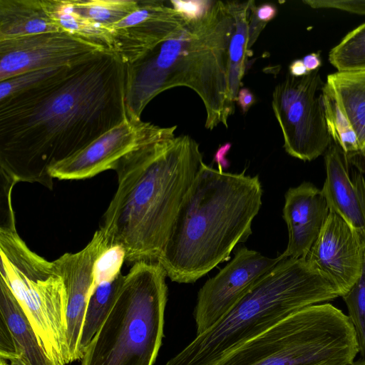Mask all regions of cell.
<instances>
[{"instance_id": "7402d4cb", "label": "cell", "mask_w": 365, "mask_h": 365, "mask_svg": "<svg viewBox=\"0 0 365 365\" xmlns=\"http://www.w3.org/2000/svg\"><path fill=\"white\" fill-rule=\"evenodd\" d=\"M50 19L62 31L111 51L110 31L83 16L71 0H41Z\"/></svg>"}, {"instance_id": "e0dca14e", "label": "cell", "mask_w": 365, "mask_h": 365, "mask_svg": "<svg viewBox=\"0 0 365 365\" xmlns=\"http://www.w3.org/2000/svg\"><path fill=\"white\" fill-rule=\"evenodd\" d=\"M326 178L322 192L329 211L343 218L365 240V175L351 170L350 159L334 142L324 153Z\"/></svg>"}, {"instance_id": "6da1fadb", "label": "cell", "mask_w": 365, "mask_h": 365, "mask_svg": "<svg viewBox=\"0 0 365 365\" xmlns=\"http://www.w3.org/2000/svg\"><path fill=\"white\" fill-rule=\"evenodd\" d=\"M125 66L104 50L0 101V173L53 189L49 170L128 118Z\"/></svg>"}, {"instance_id": "44dd1931", "label": "cell", "mask_w": 365, "mask_h": 365, "mask_svg": "<svg viewBox=\"0 0 365 365\" xmlns=\"http://www.w3.org/2000/svg\"><path fill=\"white\" fill-rule=\"evenodd\" d=\"M226 3L235 20L228 48V83L230 97L236 103L246 71L247 58L252 55L247 48L250 1Z\"/></svg>"}, {"instance_id": "277c9868", "label": "cell", "mask_w": 365, "mask_h": 365, "mask_svg": "<svg viewBox=\"0 0 365 365\" xmlns=\"http://www.w3.org/2000/svg\"><path fill=\"white\" fill-rule=\"evenodd\" d=\"M262 192L258 175L223 172L203 163L158 259L170 279L193 283L227 260L252 234Z\"/></svg>"}, {"instance_id": "f546056e", "label": "cell", "mask_w": 365, "mask_h": 365, "mask_svg": "<svg viewBox=\"0 0 365 365\" xmlns=\"http://www.w3.org/2000/svg\"><path fill=\"white\" fill-rule=\"evenodd\" d=\"M303 3L313 9H334L365 15V0H304Z\"/></svg>"}, {"instance_id": "7c38bea8", "label": "cell", "mask_w": 365, "mask_h": 365, "mask_svg": "<svg viewBox=\"0 0 365 365\" xmlns=\"http://www.w3.org/2000/svg\"><path fill=\"white\" fill-rule=\"evenodd\" d=\"M322 93L332 141L349 158L365 157V68L329 74Z\"/></svg>"}, {"instance_id": "d6a6232c", "label": "cell", "mask_w": 365, "mask_h": 365, "mask_svg": "<svg viewBox=\"0 0 365 365\" xmlns=\"http://www.w3.org/2000/svg\"><path fill=\"white\" fill-rule=\"evenodd\" d=\"M302 60L308 73L319 70L322 65V60L319 52L309 53L306 55Z\"/></svg>"}, {"instance_id": "8d00e7d4", "label": "cell", "mask_w": 365, "mask_h": 365, "mask_svg": "<svg viewBox=\"0 0 365 365\" xmlns=\"http://www.w3.org/2000/svg\"><path fill=\"white\" fill-rule=\"evenodd\" d=\"M0 365H6V361L4 359L0 358Z\"/></svg>"}, {"instance_id": "4316f807", "label": "cell", "mask_w": 365, "mask_h": 365, "mask_svg": "<svg viewBox=\"0 0 365 365\" xmlns=\"http://www.w3.org/2000/svg\"><path fill=\"white\" fill-rule=\"evenodd\" d=\"M66 66L26 72L0 81V101L33 88L61 72Z\"/></svg>"}, {"instance_id": "ffe728a7", "label": "cell", "mask_w": 365, "mask_h": 365, "mask_svg": "<svg viewBox=\"0 0 365 365\" xmlns=\"http://www.w3.org/2000/svg\"><path fill=\"white\" fill-rule=\"evenodd\" d=\"M56 31L41 0H0V40Z\"/></svg>"}, {"instance_id": "836d02e7", "label": "cell", "mask_w": 365, "mask_h": 365, "mask_svg": "<svg viewBox=\"0 0 365 365\" xmlns=\"http://www.w3.org/2000/svg\"><path fill=\"white\" fill-rule=\"evenodd\" d=\"M309 73L302 59H296L289 66V74L292 76L302 77Z\"/></svg>"}, {"instance_id": "cb8c5ba5", "label": "cell", "mask_w": 365, "mask_h": 365, "mask_svg": "<svg viewBox=\"0 0 365 365\" xmlns=\"http://www.w3.org/2000/svg\"><path fill=\"white\" fill-rule=\"evenodd\" d=\"M73 6L86 18L109 29L138 7V0H71Z\"/></svg>"}, {"instance_id": "484cf974", "label": "cell", "mask_w": 365, "mask_h": 365, "mask_svg": "<svg viewBox=\"0 0 365 365\" xmlns=\"http://www.w3.org/2000/svg\"><path fill=\"white\" fill-rule=\"evenodd\" d=\"M348 310L361 359H365V250L361 274L353 287L341 297Z\"/></svg>"}, {"instance_id": "5bb4252c", "label": "cell", "mask_w": 365, "mask_h": 365, "mask_svg": "<svg viewBox=\"0 0 365 365\" xmlns=\"http://www.w3.org/2000/svg\"><path fill=\"white\" fill-rule=\"evenodd\" d=\"M365 240L339 215L329 211L317 240L306 257L310 266L344 296L359 278Z\"/></svg>"}, {"instance_id": "603a6c76", "label": "cell", "mask_w": 365, "mask_h": 365, "mask_svg": "<svg viewBox=\"0 0 365 365\" xmlns=\"http://www.w3.org/2000/svg\"><path fill=\"white\" fill-rule=\"evenodd\" d=\"M124 278L125 275L121 273L112 281L99 284L91 292L81 334L79 344L81 360L83 357L87 347L110 312L123 285Z\"/></svg>"}, {"instance_id": "2e32d148", "label": "cell", "mask_w": 365, "mask_h": 365, "mask_svg": "<svg viewBox=\"0 0 365 365\" xmlns=\"http://www.w3.org/2000/svg\"><path fill=\"white\" fill-rule=\"evenodd\" d=\"M109 247L103 232L99 229L81 250L65 253L53 261L66 289V334L71 362L81 360V334L93 286L95 262Z\"/></svg>"}, {"instance_id": "4fadbf2b", "label": "cell", "mask_w": 365, "mask_h": 365, "mask_svg": "<svg viewBox=\"0 0 365 365\" xmlns=\"http://www.w3.org/2000/svg\"><path fill=\"white\" fill-rule=\"evenodd\" d=\"M104 50L65 31L0 40V81L31 71L71 66Z\"/></svg>"}, {"instance_id": "52a82bcc", "label": "cell", "mask_w": 365, "mask_h": 365, "mask_svg": "<svg viewBox=\"0 0 365 365\" xmlns=\"http://www.w3.org/2000/svg\"><path fill=\"white\" fill-rule=\"evenodd\" d=\"M357 354L347 315L326 302L293 313L215 365H349Z\"/></svg>"}, {"instance_id": "7a4b0ae2", "label": "cell", "mask_w": 365, "mask_h": 365, "mask_svg": "<svg viewBox=\"0 0 365 365\" xmlns=\"http://www.w3.org/2000/svg\"><path fill=\"white\" fill-rule=\"evenodd\" d=\"M202 163L199 144L188 135L148 142L123 157L99 228L109 247L120 246L130 264L158 261Z\"/></svg>"}, {"instance_id": "30bf717a", "label": "cell", "mask_w": 365, "mask_h": 365, "mask_svg": "<svg viewBox=\"0 0 365 365\" xmlns=\"http://www.w3.org/2000/svg\"><path fill=\"white\" fill-rule=\"evenodd\" d=\"M177 125L160 127L140 119L126 118L88 145L49 170L53 178L83 180L114 170L119 160L150 141L173 138Z\"/></svg>"}, {"instance_id": "ba28073f", "label": "cell", "mask_w": 365, "mask_h": 365, "mask_svg": "<svg viewBox=\"0 0 365 365\" xmlns=\"http://www.w3.org/2000/svg\"><path fill=\"white\" fill-rule=\"evenodd\" d=\"M0 279L21 306L43 348L57 365L70 361L67 293L53 261L33 252L16 226H0Z\"/></svg>"}, {"instance_id": "3957f363", "label": "cell", "mask_w": 365, "mask_h": 365, "mask_svg": "<svg viewBox=\"0 0 365 365\" xmlns=\"http://www.w3.org/2000/svg\"><path fill=\"white\" fill-rule=\"evenodd\" d=\"M234 24L226 1H213L200 17L187 21L180 31L125 64L128 118L140 119L157 95L185 86L202 100L207 129L220 124L227 128L235 105L228 83V48Z\"/></svg>"}, {"instance_id": "d590c367", "label": "cell", "mask_w": 365, "mask_h": 365, "mask_svg": "<svg viewBox=\"0 0 365 365\" xmlns=\"http://www.w3.org/2000/svg\"><path fill=\"white\" fill-rule=\"evenodd\" d=\"M349 365H365V359H359L357 361H354L352 364Z\"/></svg>"}, {"instance_id": "9a60e30c", "label": "cell", "mask_w": 365, "mask_h": 365, "mask_svg": "<svg viewBox=\"0 0 365 365\" xmlns=\"http://www.w3.org/2000/svg\"><path fill=\"white\" fill-rule=\"evenodd\" d=\"M138 9L110 26L111 51L130 63L164 41L187 23L171 5L163 1L138 0Z\"/></svg>"}, {"instance_id": "d6986e66", "label": "cell", "mask_w": 365, "mask_h": 365, "mask_svg": "<svg viewBox=\"0 0 365 365\" xmlns=\"http://www.w3.org/2000/svg\"><path fill=\"white\" fill-rule=\"evenodd\" d=\"M26 365H57L48 355L21 306L0 279V358Z\"/></svg>"}, {"instance_id": "83f0119b", "label": "cell", "mask_w": 365, "mask_h": 365, "mask_svg": "<svg viewBox=\"0 0 365 365\" xmlns=\"http://www.w3.org/2000/svg\"><path fill=\"white\" fill-rule=\"evenodd\" d=\"M125 259V252L119 245L110 247L101 255L95 262L91 292L99 284L112 281L121 274Z\"/></svg>"}, {"instance_id": "74e56055", "label": "cell", "mask_w": 365, "mask_h": 365, "mask_svg": "<svg viewBox=\"0 0 365 365\" xmlns=\"http://www.w3.org/2000/svg\"><path fill=\"white\" fill-rule=\"evenodd\" d=\"M364 172H365V170H364Z\"/></svg>"}, {"instance_id": "9c48e42d", "label": "cell", "mask_w": 365, "mask_h": 365, "mask_svg": "<svg viewBox=\"0 0 365 365\" xmlns=\"http://www.w3.org/2000/svg\"><path fill=\"white\" fill-rule=\"evenodd\" d=\"M319 70L302 77L287 75L272 93V108L281 128L287 154L312 161L333 143L322 102L324 86Z\"/></svg>"}, {"instance_id": "ac0fdd59", "label": "cell", "mask_w": 365, "mask_h": 365, "mask_svg": "<svg viewBox=\"0 0 365 365\" xmlns=\"http://www.w3.org/2000/svg\"><path fill=\"white\" fill-rule=\"evenodd\" d=\"M282 217L288 230L285 258L305 259L319 235L329 213L322 190L303 182L284 195Z\"/></svg>"}, {"instance_id": "5b68a950", "label": "cell", "mask_w": 365, "mask_h": 365, "mask_svg": "<svg viewBox=\"0 0 365 365\" xmlns=\"http://www.w3.org/2000/svg\"><path fill=\"white\" fill-rule=\"evenodd\" d=\"M339 297L306 259L283 257L223 317L165 365H215L293 313Z\"/></svg>"}, {"instance_id": "8992f818", "label": "cell", "mask_w": 365, "mask_h": 365, "mask_svg": "<svg viewBox=\"0 0 365 365\" xmlns=\"http://www.w3.org/2000/svg\"><path fill=\"white\" fill-rule=\"evenodd\" d=\"M167 274L158 261L133 264L81 365H153L163 338Z\"/></svg>"}, {"instance_id": "4dcf8cb0", "label": "cell", "mask_w": 365, "mask_h": 365, "mask_svg": "<svg viewBox=\"0 0 365 365\" xmlns=\"http://www.w3.org/2000/svg\"><path fill=\"white\" fill-rule=\"evenodd\" d=\"M213 1H170V5L185 20H192L200 17L210 7Z\"/></svg>"}, {"instance_id": "e575fe53", "label": "cell", "mask_w": 365, "mask_h": 365, "mask_svg": "<svg viewBox=\"0 0 365 365\" xmlns=\"http://www.w3.org/2000/svg\"><path fill=\"white\" fill-rule=\"evenodd\" d=\"M6 361V365H26L20 357H14Z\"/></svg>"}, {"instance_id": "d4e9b609", "label": "cell", "mask_w": 365, "mask_h": 365, "mask_svg": "<svg viewBox=\"0 0 365 365\" xmlns=\"http://www.w3.org/2000/svg\"><path fill=\"white\" fill-rule=\"evenodd\" d=\"M329 61L337 71L365 68V22L331 49Z\"/></svg>"}, {"instance_id": "f1b7e54d", "label": "cell", "mask_w": 365, "mask_h": 365, "mask_svg": "<svg viewBox=\"0 0 365 365\" xmlns=\"http://www.w3.org/2000/svg\"><path fill=\"white\" fill-rule=\"evenodd\" d=\"M277 14V8L274 4L264 3L257 6L255 1H250L247 43L249 51L252 53L251 48L267 24L276 16Z\"/></svg>"}, {"instance_id": "1f68e13d", "label": "cell", "mask_w": 365, "mask_h": 365, "mask_svg": "<svg viewBox=\"0 0 365 365\" xmlns=\"http://www.w3.org/2000/svg\"><path fill=\"white\" fill-rule=\"evenodd\" d=\"M255 97L247 88H241L237 93L236 103L240 107L243 114H245L255 103Z\"/></svg>"}, {"instance_id": "8fae6325", "label": "cell", "mask_w": 365, "mask_h": 365, "mask_svg": "<svg viewBox=\"0 0 365 365\" xmlns=\"http://www.w3.org/2000/svg\"><path fill=\"white\" fill-rule=\"evenodd\" d=\"M283 256L270 258L246 247L215 277L206 281L197 293L194 309L197 334L223 317Z\"/></svg>"}]
</instances>
